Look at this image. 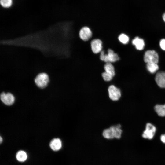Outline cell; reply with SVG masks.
<instances>
[{"mask_svg":"<svg viewBox=\"0 0 165 165\" xmlns=\"http://www.w3.org/2000/svg\"><path fill=\"white\" fill-rule=\"evenodd\" d=\"M104 68L105 72L109 74L114 77L116 75L115 68L113 64L110 62L105 63Z\"/></svg>","mask_w":165,"mask_h":165,"instance_id":"cell-12","label":"cell"},{"mask_svg":"<svg viewBox=\"0 0 165 165\" xmlns=\"http://www.w3.org/2000/svg\"><path fill=\"white\" fill-rule=\"evenodd\" d=\"M118 39L119 42L123 45L128 43L129 41V38L128 36L123 33L119 35L118 36Z\"/></svg>","mask_w":165,"mask_h":165,"instance_id":"cell-18","label":"cell"},{"mask_svg":"<svg viewBox=\"0 0 165 165\" xmlns=\"http://www.w3.org/2000/svg\"><path fill=\"white\" fill-rule=\"evenodd\" d=\"M132 43L135 46L136 49L138 50H141L144 48L145 42L144 40L138 37H135L132 40Z\"/></svg>","mask_w":165,"mask_h":165,"instance_id":"cell-11","label":"cell"},{"mask_svg":"<svg viewBox=\"0 0 165 165\" xmlns=\"http://www.w3.org/2000/svg\"><path fill=\"white\" fill-rule=\"evenodd\" d=\"M16 158L19 161L24 162L27 160V155L24 151L20 150L17 152L16 155Z\"/></svg>","mask_w":165,"mask_h":165,"instance_id":"cell-15","label":"cell"},{"mask_svg":"<svg viewBox=\"0 0 165 165\" xmlns=\"http://www.w3.org/2000/svg\"><path fill=\"white\" fill-rule=\"evenodd\" d=\"M154 109L159 116L161 117L165 116V104L157 105L155 106Z\"/></svg>","mask_w":165,"mask_h":165,"instance_id":"cell-14","label":"cell"},{"mask_svg":"<svg viewBox=\"0 0 165 165\" xmlns=\"http://www.w3.org/2000/svg\"><path fill=\"white\" fill-rule=\"evenodd\" d=\"M2 137L1 136L0 138V143H2Z\"/></svg>","mask_w":165,"mask_h":165,"instance_id":"cell-24","label":"cell"},{"mask_svg":"<svg viewBox=\"0 0 165 165\" xmlns=\"http://www.w3.org/2000/svg\"><path fill=\"white\" fill-rule=\"evenodd\" d=\"M101 76L103 79L107 82L111 81L114 78L112 75L105 72H104L102 73Z\"/></svg>","mask_w":165,"mask_h":165,"instance_id":"cell-20","label":"cell"},{"mask_svg":"<svg viewBox=\"0 0 165 165\" xmlns=\"http://www.w3.org/2000/svg\"><path fill=\"white\" fill-rule=\"evenodd\" d=\"M1 6L5 8H9L13 4V0H0Z\"/></svg>","mask_w":165,"mask_h":165,"instance_id":"cell-19","label":"cell"},{"mask_svg":"<svg viewBox=\"0 0 165 165\" xmlns=\"http://www.w3.org/2000/svg\"><path fill=\"white\" fill-rule=\"evenodd\" d=\"M160 139L162 142L165 144V134H162L161 135Z\"/></svg>","mask_w":165,"mask_h":165,"instance_id":"cell-22","label":"cell"},{"mask_svg":"<svg viewBox=\"0 0 165 165\" xmlns=\"http://www.w3.org/2000/svg\"><path fill=\"white\" fill-rule=\"evenodd\" d=\"M102 135L103 137L107 139H112L115 138L113 131L110 127L105 129L103 131Z\"/></svg>","mask_w":165,"mask_h":165,"instance_id":"cell-16","label":"cell"},{"mask_svg":"<svg viewBox=\"0 0 165 165\" xmlns=\"http://www.w3.org/2000/svg\"><path fill=\"white\" fill-rule=\"evenodd\" d=\"M144 60L147 63H157L159 61L158 55L154 50H148L145 53Z\"/></svg>","mask_w":165,"mask_h":165,"instance_id":"cell-3","label":"cell"},{"mask_svg":"<svg viewBox=\"0 0 165 165\" xmlns=\"http://www.w3.org/2000/svg\"><path fill=\"white\" fill-rule=\"evenodd\" d=\"M162 18L163 21L165 22V13L163 14Z\"/></svg>","mask_w":165,"mask_h":165,"instance_id":"cell-23","label":"cell"},{"mask_svg":"<svg viewBox=\"0 0 165 165\" xmlns=\"http://www.w3.org/2000/svg\"><path fill=\"white\" fill-rule=\"evenodd\" d=\"M91 50L96 54L100 53L103 49V43L100 39L95 38L91 39L90 42Z\"/></svg>","mask_w":165,"mask_h":165,"instance_id":"cell-4","label":"cell"},{"mask_svg":"<svg viewBox=\"0 0 165 165\" xmlns=\"http://www.w3.org/2000/svg\"><path fill=\"white\" fill-rule=\"evenodd\" d=\"M50 146L53 150L58 151L62 146L61 141L59 138H53L50 142Z\"/></svg>","mask_w":165,"mask_h":165,"instance_id":"cell-10","label":"cell"},{"mask_svg":"<svg viewBox=\"0 0 165 165\" xmlns=\"http://www.w3.org/2000/svg\"><path fill=\"white\" fill-rule=\"evenodd\" d=\"M155 81L158 85L161 88H165V72H159L156 74Z\"/></svg>","mask_w":165,"mask_h":165,"instance_id":"cell-9","label":"cell"},{"mask_svg":"<svg viewBox=\"0 0 165 165\" xmlns=\"http://www.w3.org/2000/svg\"><path fill=\"white\" fill-rule=\"evenodd\" d=\"M146 67L148 70L151 73H154L159 69L157 63H147Z\"/></svg>","mask_w":165,"mask_h":165,"instance_id":"cell-17","label":"cell"},{"mask_svg":"<svg viewBox=\"0 0 165 165\" xmlns=\"http://www.w3.org/2000/svg\"><path fill=\"white\" fill-rule=\"evenodd\" d=\"M156 131V128L154 125L151 123H147L145 130L142 134V137L145 139H152L154 137Z\"/></svg>","mask_w":165,"mask_h":165,"instance_id":"cell-5","label":"cell"},{"mask_svg":"<svg viewBox=\"0 0 165 165\" xmlns=\"http://www.w3.org/2000/svg\"><path fill=\"white\" fill-rule=\"evenodd\" d=\"M0 99L3 103L7 105H12L15 101L14 96L10 93L2 92L0 94Z\"/></svg>","mask_w":165,"mask_h":165,"instance_id":"cell-7","label":"cell"},{"mask_svg":"<svg viewBox=\"0 0 165 165\" xmlns=\"http://www.w3.org/2000/svg\"><path fill=\"white\" fill-rule=\"evenodd\" d=\"M160 45L161 48L163 50H165V39H161L160 42Z\"/></svg>","mask_w":165,"mask_h":165,"instance_id":"cell-21","label":"cell"},{"mask_svg":"<svg viewBox=\"0 0 165 165\" xmlns=\"http://www.w3.org/2000/svg\"><path fill=\"white\" fill-rule=\"evenodd\" d=\"M49 81L48 75L46 73L43 72L38 74L35 79L36 85L41 88H44L46 87Z\"/></svg>","mask_w":165,"mask_h":165,"instance_id":"cell-1","label":"cell"},{"mask_svg":"<svg viewBox=\"0 0 165 165\" xmlns=\"http://www.w3.org/2000/svg\"><path fill=\"white\" fill-rule=\"evenodd\" d=\"M106 55L107 63H115L119 61L120 59L118 54L110 48L108 49Z\"/></svg>","mask_w":165,"mask_h":165,"instance_id":"cell-8","label":"cell"},{"mask_svg":"<svg viewBox=\"0 0 165 165\" xmlns=\"http://www.w3.org/2000/svg\"><path fill=\"white\" fill-rule=\"evenodd\" d=\"M110 127L113 131L115 138L118 139L120 138L122 132L121 128V125L119 124L111 126Z\"/></svg>","mask_w":165,"mask_h":165,"instance_id":"cell-13","label":"cell"},{"mask_svg":"<svg viewBox=\"0 0 165 165\" xmlns=\"http://www.w3.org/2000/svg\"><path fill=\"white\" fill-rule=\"evenodd\" d=\"M109 97L110 99L113 101L118 100L121 96V92L119 89L115 85H110L108 89Z\"/></svg>","mask_w":165,"mask_h":165,"instance_id":"cell-6","label":"cell"},{"mask_svg":"<svg viewBox=\"0 0 165 165\" xmlns=\"http://www.w3.org/2000/svg\"><path fill=\"white\" fill-rule=\"evenodd\" d=\"M79 35L81 39L83 41L87 42L92 38L93 34L90 28L87 26H84L80 29Z\"/></svg>","mask_w":165,"mask_h":165,"instance_id":"cell-2","label":"cell"}]
</instances>
